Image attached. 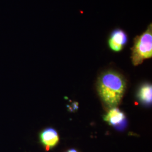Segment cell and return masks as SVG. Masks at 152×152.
I'll use <instances>...</instances> for the list:
<instances>
[{
  "mask_svg": "<svg viewBox=\"0 0 152 152\" xmlns=\"http://www.w3.org/2000/svg\"><path fill=\"white\" fill-rule=\"evenodd\" d=\"M40 140L47 151L55 147L59 141L56 131L51 128L44 130L39 135Z\"/></svg>",
  "mask_w": 152,
  "mask_h": 152,
  "instance_id": "5",
  "label": "cell"
},
{
  "mask_svg": "<svg viewBox=\"0 0 152 152\" xmlns=\"http://www.w3.org/2000/svg\"><path fill=\"white\" fill-rule=\"evenodd\" d=\"M104 120L117 130H122L127 125L125 114L119 109L113 108L104 116Z\"/></svg>",
  "mask_w": 152,
  "mask_h": 152,
  "instance_id": "4",
  "label": "cell"
},
{
  "mask_svg": "<svg viewBox=\"0 0 152 152\" xmlns=\"http://www.w3.org/2000/svg\"><path fill=\"white\" fill-rule=\"evenodd\" d=\"M109 48L114 52H120L125 48L129 41L127 32L121 28H115L110 31L108 37Z\"/></svg>",
  "mask_w": 152,
  "mask_h": 152,
  "instance_id": "3",
  "label": "cell"
},
{
  "mask_svg": "<svg viewBox=\"0 0 152 152\" xmlns=\"http://www.w3.org/2000/svg\"><path fill=\"white\" fill-rule=\"evenodd\" d=\"M131 59L133 65L137 66L152 57V23L140 35L134 38Z\"/></svg>",
  "mask_w": 152,
  "mask_h": 152,
  "instance_id": "2",
  "label": "cell"
},
{
  "mask_svg": "<svg viewBox=\"0 0 152 152\" xmlns=\"http://www.w3.org/2000/svg\"><path fill=\"white\" fill-rule=\"evenodd\" d=\"M152 85L147 83L144 84L140 87L137 96L142 103L145 105H150L152 104Z\"/></svg>",
  "mask_w": 152,
  "mask_h": 152,
  "instance_id": "6",
  "label": "cell"
},
{
  "mask_svg": "<svg viewBox=\"0 0 152 152\" xmlns=\"http://www.w3.org/2000/svg\"><path fill=\"white\" fill-rule=\"evenodd\" d=\"M68 152H77L76 151V150H75V149H71V150H69V151H68Z\"/></svg>",
  "mask_w": 152,
  "mask_h": 152,
  "instance_id": "7",
  "label": "cell"
},
{
  "mask_svg": "<svg viewBox=\"0 0 152 152\" xmlns=\"http://www.w3.org/2000/svg\"><path fill=\"white\" fill-rule=\"evenodd\" d=\"M98 92L104 102L110 108L120 103L126 88L123 76L119 73L109 70L103 73L99 78Z\"/></svg>",
  "mask_w": 152,
  "mask_h": 152,
  "instance_id": "1",
  "label": "cell"
}]
</instances>
